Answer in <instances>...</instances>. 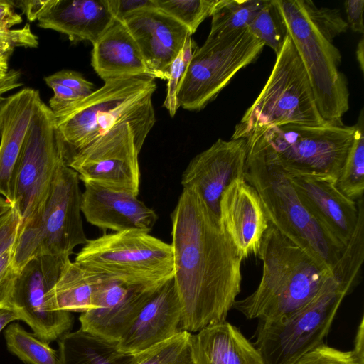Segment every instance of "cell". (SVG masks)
I'll return each mask as SVG.
<instances>
[{
  "label": "cell",
  "instance_id": "obj_16",
  "mask_svg": "<svg viewBox=\"0 0 364 364\" xmlns=\"http://www.w3.org/2000/svg\"><path fill=\"white\" fill-rule=\"evenodd\" d=\"M159 286L132 285L105 277L95 307L79 317L80 329L117 343Z\"/></svg>",
  "mask_w": 364,
  "mask_h": 364
},
{
  "label": "cell",
  "instance_id": "obj_43",
  "mask_svg": "<svg viewBox=\"0 0 364 364\" xmlns=\"http://www.w3.org/2000/svg\"><path fill=\"white\" fill-rule=\"evenodd\" d=\"M116 21H123L129 15L154 6V0H109Z\"/></svg>",
  "mask_w": 364,
  "mask_h": 364
},
{
  "label": "cell",
  "instance_id": "obj_10",
  "mask_svg": "<svg viewBox=\"0 0 364 364\" xmlns=\"http://www.w3.org/2000/svg\"><path fill=\"white\" fill-rule=\"evenodd\" d=\"M157 85L149 76L115 78L64 110L54 114L65 144V160L100 138L146 97Z\"/></svg>",
  "mask_w": 364,
  "mask_h": 364
},
{
  "label": "cell",
  "instance_id": "obj_47",
  "mask_svg": "<svg viewBox=\"0 0 364 364\" xmlns=\"http://www.w3.org/2000/svg\"><path fill=\"white\" fill-rule=\"evenodd\" d=\"M360 363L364 364V319L362 317L355 338L354 348L352 350Z\"/></svg>",
  "mask_w": 364,
  "mask_h": 364
},
{
  "label": "cell",
  "instance_id": "obj_1",
  "mask_svg": "<svg viewBox=\"0 0 364 364\" xmlns=\"http://www.w3.org/2000/svg\"><path fill=\"white\" fill-rule=\"evenodd\" d=\"M171 219L181 329L197 333L226 321L241 291L243 260L194 188H183Z\"/></svg>",
  "mask_w": 364,
  "mask_h": 364
},
{
  "label": "cell",
  "instance_id": "obj_12",
  "mask_svg": "<svg viewBox=\"0 0 364 364\" xmlns=\"http://www.w3.org/2000/svg\"><path fill=\"white\" fill-rule=\"evenodd\" d=\"M264 43L245 28L207 38L194 50L177 92L179 107L199 111L213 100L241 69L255 61Z\"/></svg>",
  "mask_w": 364,
  "mask_h": 364
},
{
  "label": "cell",
  "instance_id": "obj_2",
  "mask_svg": "<svg viewBox=\"0 0 364 364\" xmlns=\"http://www.w3.org/2000/svg\"><path fill=\"white\" fill-rule=\"evenodd\" d=\"M257 256L263 264L260 282L232 307L247 319L287 318L309 303L333 274L269 223Z\"/></svg>",
  "mask_w": 364,
  "mask_h": 364
},
{
  "label": "cell",
  "instance_id": "obj_8",
  "mask_svg": "<svg viewBox=\"0 0 364 364\" xmlns=\"http://www.w3.org/2000/svg\"><path fill=\"white\" fill-rule=\"evenodd\" d=\"M355 134V125L326 122L314 127L283 125L248 139H255L265 157L287 174L321 175L337 179Z\"/></svg>",
  "mask_w": 364,
  "mask_h": 364
},
{
  "label": "cell",
  "instance_id": "obj_37",
  "mask_svg": "<svg viewBox=\"0 0 364 364\" xmlns=\"http://www.w3.org/2000/svg\"><path fill=\"white\" fill-rule=\"evenodd\" d=\"M18 274V271L14 264V248H11L0 257V309H11Z\"/></svg>",
  "mask_w": 364,
  "mask_h": 364
},
{
  "label": "cell",
  "instance_id": "obj_5",
  "mask_svg": "<svg viewBox=\"0 0 364 364\" xmlns=\"http://www.w3.org/2000/svg\"><path fill=\"white\" fill-rule=\"evenodd\" d=\"M152 96L93 143L66 159L80 180L138 196L139 154L156 122Z\"/></svg>",
  "mask_w": 364,
  "mask_h": 364
},
{
  "label": "cell",
  "instance_id": "obj_29",
  "mask_svg": "<svg viewBox=\"0 0 364 364\" xmlns=\"http://www.w3.org/2000/svg\"><path fill=\"white\" fill-rule=\"evenodd\" d=\"M267 0H220L212 14L208 38L247 28Z\"/></svg>",
  "mask_w": 364,
  "mask_h": 364
},
{
  "label": "cell",
  "instance_id": "obj_21",
  "mask_svg": "<svg viewBox=\"0 0 364 364\" xmlns=\"http://www.w3.org/2000/svg\"><path fill=\"white\" fill-rule=\"evenodd\" d=\"M84 185L81 211L91 225L114 232L152 230L158 216L137 196L94 183Z\"/></svg>",
  "mask_w": 364,
  "mask_h": 364
},
{
  "label": "cell",
  "instance_id": "obj_6",
  "mask_svg": "<svg viewBox=\"0 0 364 364\" xmlns=\"http://www.w3.org/2000/svg\"><path fill=\"white\" fill-rule=\"evenodd\" d=\"M78 174L66 163L60 165L39 213L19 230L14 247V264L19 270L33 257H70L85 245Z\"/></svg>",
  "mask_w": 364,
  "mask_h": 364
},
{
  "label": "cell",
  "instance_id": "obj_49",
  "mask_svg": "<svg viewBox=\"0 0 364 364\" xmlns=\"http://www.w3.org/2000/svg\"><path fill=\"white\" fill-rule=\"evenodd\" d=\"M15 320H19V318L14 311L7 309H0V332L7 324Z\"/></svg>",
  "mask_w": 364,
  "mask_h": 364
},
{
  "label": "cell",
  "instance_id": "obj_26",
  "mask_svg": "<svg viewBox=\"0 0 364 364\" xmlns=\"http://www.w3.org/2000/svg\"><path fill=\"white\" fill-rule=\"evenodd\" d=\"M105 278L68 259L48 292L51 309L83 313L93 309Z\"/></svg>",
  "mask_w": 364,
  "mask_h": 364
},
{
  "label": "cell",
  "instance_id": "obj_34",
  "mask_svg": "<svg viewBox=\"0 0 364 364\" xmlns=\"http://www.w3.org/2000/svg\"><path fill=\"white\" fill-rule=\"evenodd\" d=\"M220 0H154L156 7L186 26L193 34L211 16Z\"/></svg>",
  "mask_w": 364,
  "mask_h": 364
},
{
  "label": "cell",
  "instance_id": "obj_33",
  "mask_svg": "<svg viewBox=\"0 0 364 364\" xmlns=\"http://www.w3.org/2000/svg\"><path fill=\"white\" fill-rule=\"evenodd\" d=\"M247 28L264 46L270 47L276 55L288 36L287 25L275 0L267 1Z\"/></svg>",
  "mask_w": 364,
  "mask_h": 364
},
{
  "label": "cell",
  "instance_id": "obj_3",
  "mask_svg": "<svg viewBox=\"0 0 364 364\" xmlns=\"http://www.w3.org/2000/svg\"><path fill=\"white\" fill-rule=\"evenodd\" d=\"M247 140L245 181L258 193L269 223L332 272L345 247L331 238L301 203L286 172Z\"/></svg>",
  "mask_w": 364,
  "mask_h": 364
},
{
  "label": "cell",
  "instance_id": "obj_48",
  "mask_svg": "<svg viewBox=\"0 0 364 364\" xmlns=\"http://www.w3.org/2000/svg\"><path fill=\"white\" fill-rule=\"evenodd\" d=\"M14 46L9 42L0 39V65L8 69V60Z\"/></svg>",
  "mask_w": 364,
  "mask_h": 364
},
{
  "label": "cell",
  "instance_id": "obj_18",
  "mask_svg": "<svg viewBox=\"0 0 364 364\" xmlns=\"http://www.w3.org/2000/svg\"><path fill=\"white\" fill-rule=\"evenodd\" d=\"M122 22L154 77L167 80L172 61L191 35L188 28L155 5L129 15Z\"/></svg>",
  "mask_w": 364,
  "mask_h": 364
},
{
  "label": "cell",
  "instance_id": "obj_35",
  "mask_svg": "<svg viewBox=\"0 0 364 364\" xmlns=\"http://www.w3.org/2000/svg\"><path fill=\"white\" fill-rule=\"evenodd\" d=\"M303 6L314 25L330 42L345 33L348 23L341 17L339 10L330 8H318L311 1L302 0Z\"/></svg>",
  "mask_w": 364,
  "mask_h": 364
},
{
  "label": "cell",
  "instance_id": "obj_28",
  "mask_svg": "<svg viewBox=\"0 0 364 364\" xmlns=\"http://www.w3.org/2000/svg\"><path fill=\"white\" fill-rule=\"evenodd\" d=\"M356 203L358 215L355 228L332 271L333 277L348 294L358 283L364 259L363 197Z\"/></svg>",
  "mask_w": 364,
  "mask_h": 364
},
{
  "label": "cell",
  "instance_id": "obj_41",
  "mask_svg": "<svg viewBox=\"0 0 364 364\" xmlns=\"http://www.w3.org/2000/svg\"><path fill=\"white\" fill-rule=\"evenodd\" d=\"M0 39L11 43L14 47L36 48L38 45V37L32 33L28 23L20 29L0 26Z\"/></svg>",
  "mask_w": 364,
  "mask_h": 364
},
{
  "label": "cell",
  "instance_id": "obj_13",
  "mask_svg": "<svg viewBox=\"0 0 364 364\" xmlns=\"http://www.w3.org/2000/svg\"><path fill=\"white\" fill-rule=\"evenodd\" d=\"M63 163H66L65 144L55 115L41 101L25 136L15 174L12 206L21 216V228L41 210Z\"/></svg>",
  "mask_w": 364,
  "mask_h": 364
},
{
  "label": "cell",
  "instance_id": "obj_40",
  "mask_svg": "<svg viewBox=\"0 0 364 364\" xmlns=\"http://www.w3.org/2000/svg\"><path fill=\"white\" fill-rule=\"evenodd\" d=\"M46 83L60 85L69 87L87 97L93 92V83L87 80L80 73L69 70H63L44 78Z\"/></svg>",
  "mask_w": 364,
  "mask_h": 364
},
{
  "label": "cell",
  "instance_id": "obj_46",
  "mask_svg": "<svg viewBox=\"0 0 364 364\" xmlns=\"http://www.w3.org/2000/svg\"><path fill=\"white\" fill-rule=\"evenodd\" d=\"M11 1L0 0V26L11 28L22 22L21 15L16 13Z\"/></svg>",
  "mask_w": 364,
  "mask_h": 364
},
{
  "label": "cell",
  "instance_id": "obj_24",
  "mask_svg": "<svg viewBox=\"0 0 364 364\" xmlns=\"http://www.w3.org/2000/svg\"><path fill=\"white\" fill-rule=\"evenodd\" d=\"M92 46L91 64L104 81L141 76L154 77L122 21L115 20Z\"/></svg>",
  "mask_w": 364,
  "mask_h": 364
},
{
  "label": "cell",
  "instance_id": "obj_31",
  "mask_svg": "<svg viewBox=\"0 0 364 364\" xmlns=\"http://www.w3.org/2000/svg\"><path fill=\"white\" fill-rule=\"evenodd\" d=\"M4 337L8 350L26 364H58V351L18 323L9 325Z\"/></svg>",
  "mask_w": 364,
  "mask_h": 364
},
{
  "label": "cell",
  "instance_id": "obj_32",
  "mask_svg": "<svg viewBox=\"0 0 364 364\" xmlns=\"http://www.w3.org/2000/svg\"><path fill=\"white\" fill-rule=\"evenodd\" d=\"M192 333L182 331L173 337L136 354L134 364H195Z\"/></svg>",
  "mask_w": 364,
  "mask_h": 364
},
{
  "label": "cell",
  "instance_id": "obj_19",
  "mask_svg": "<svg viewBox=\"0 0 364 364\" xmlns=\"http://www.w3.org/2000/svg\"><path fill=\"white\" fill-rule=\"evenodd\" d=\"M181 320V302L171 277L154 291L117 348L127 354L141 353L182 331Z\"/></svg>",
  "mask_w": 364,
  "mask_h": 364
},
{
  "label": "cell",
  "instance_id": "obj_25",
  "mask_svg": "<svg viewBox=\"0 0 364 364\" xmlns=\"http://www.w3.org/2000/svg\"><path fill=\"white\" fill-rule=\"evenodd\" d=\"M195 364H265L256 347L227 321L191 336Z\"/></svg>",
  "mask_w": 364,
  "mask_h": 364
},
{
  "label": "cell",
  "instance_id": "obj_51",
  "mask_svg": "<svg viewBox=\"0 0 364 364\" xmlns=\"http://www.w3.org/2000/svg\"><path fill=\"white\" fill-rule=\"evenodd\" d=\"M11 207V203H10L5 198L0 196V216L6 213Z\"/></svg>",
  "mask_w": 364,
  "mask_h": 364
},
{
  "label": "cell",
  "instance_id": "obj_23",
  "mask_svg": "<svg viewBox=\"0 0 364 364\" xmlns=\"http://www.w3.org/2000/svg\"><path fill=\"white\" fill-rule=\"evenodd\" d=\"M39 92L23 88L0 102V196L14 203L15 174L25 136L41 102Z\"/></svg>",
  "mask_w": 364,
  "mask_h": 364
},
{
  "label": "cell",
  "instance_id": "obj_9",
  "mask_svg": "<svg viewBox=\"0 0 364 364\" xmlns=\"http://www.w3.org/2000/svg\"><path fill=\"white\" fill-rule=\"evenodd\" d=\"M313 89L318 112L326 122L341 124L349 108L346 76L339 71L341 54L318 31L302 0H275Z\"/></svg>",
  "mask_w": 364,
  "mask_h": 364
},
{
  "label": "cell",
  "instance_id": "obj_30",
  "mask_svg": "<svg viewBox=\"0 0 364 364\" xmlns=\"http://www.w3.org/2000/svg\"><path fill=\"white\" fill-rule=\"evenodd\" d=\"M364 117L362 110L355 125V139L336 181L337 188L348 198L357 201L364 192Z\"/></svg>",
  "mask_w": 364,
  "mask_h": 364
},
{
  "label": "cell",
  "instance_id": "obj_7",
  "mask_svg": "<svg viewBox=\"0 0 364 364\" xmlns=\"http://www.w3.org/2000/svg\"><path fill=\"white\" fill-rule=\"evenodd\" d=\"M75 262L103 277L143 287H158L174 272L171 244L140 230L88 240Z\"/></svg>",
  "mask_w": 364,
  "mask_h": 364
},
{
  "label": "cell",
  "instance_id": "obj_20",
  "mask_svg": "<svg viewBox=\"0 0 364 364\" xmlns=\"http://www.w3.org/2000/svg\"><path fill=\"white\" fill-rule=\"evenodd\" d=\"M220 223L242 260L257 256L269 225L259 196L245 179L233 181L220 200Z\"/></svg>",
  "mask_w": 364,
  "mask_h": 364
},
{
  "label": "cell",
  "instance_id": "obj_15",
  "mask_svg": "<svg viewBox=\"0 0 364 364\" xmlns=\"http://www.w3.org/2000/svg\"><path fill=\"white\" fill-rule=\"evenodd\" d=\"M247 140L218 139L196 155L181 178L183 188H194L219 218L223 193L235 180L245 179Z\"/></svg>",
  "mask_w": 364,
  "mask_h": 364
},
{
  "label": "cell",
  "instance_id": "obj_27",
  "mask_svg": "<svg viewBox=\"0 0 364 364\" xmlns=\"http://www.w3.org/2000/svg\"><path fill=\"white\" fill-rule=\"evenodd\" d=\"M58 364H134L136 355L120 351L109 342L80 328L58 339Z\"/></svg>",
  "mask_w": 364,
  "mask_h": 364
},
{
  "label": "cell",
  "instance_id": "obj_50",
  "mask_svg": "<svg viewBox=\"0 0 364 364\" xmlns=\"http://www.w3.org/2000/svg\"><path fill=\"white\" fill-rule=\"evenodd\" d=\"M356 57L358 61L361 71L363 73L364 68V40L363 37L360 38L356 50Z\"/></svg>",
  "mask_w": 364,
  "mask_h": 364
},
{
  "label": "cell",
  "instance_id": "obj_17",
  "mask_svg": "<svg viewBox=\"0 0 364 364\" xmlns=\"http://www.w3.org/2000/svg\"><path fill=\"white\" fill-rule=\"evenodd\" d=\"M287 175L307 211L331 238L345 247L356 225V202L337 188L333 177Z\"/></svg>",
  "mask_w": 364,
  "mask_h": 364
},
{
  "label": "cell",
  "instance_id": "obj_36",
  "mask_svg": "<svg viewBox=\"0 0 364 364\" xmlns=\"http://www.w3.org/2000/svg\"><path fill=\"white\" fill-rule=\"evenodd\" d=\"M291 364H362L353 351H343L323 343Z\"/></svg>",
  "mask_w": 364,
  "mask_h": 364
},
{
  "label": "cell",
  "instance_id": "obj_4",
  "mask_svg": "<svg viewBox=\"0 0 364 364\" xmlns=\"http://www.w3.org/2000/svg\"><path fill=\"white\" fill-rule=\"evenodd\" d=\"M321 116L303 63L287 36L272 73L253 104L235 126L232 139L262 135L283 125L320 126Z\"/></svg>",
  "mask_w": 364,
  "mask_h": 364
},
{
  "label": "cell",
  "instance_id": "obj_39",
  "mask_svg": "<svg viewBox=\"0 0 364 364\" xmlns=\"http://www.w3.org/2000/svg\"><path fill=\"white\" fill-rule=\"evenodd\" d=\"M182 51V50H181ZM186 68L183 63L181 52L172 61L167 79L166 95L163 106L167 109L171 117H173L179 108L177 92L182 76Z\"/></svg>",
  "mask_w": 364,
  "mask_h": 364
},
{
  "label": "cell",
  "instance_id": "obj_42",
  "mask_svg": "<svg viewBox=\"0 0 364 364\" xmlns=\"http://www.w3.org/2000/svg\"><path fill=\"white\" fill-rule=\"evenodd\" d=\"M49 87L54 92L53 97L49 101V107L53 114L64 110L85 97L76 91L63 85H50Z\"/></svg>",
  "mask_w": 364,
  "mask_h": 364
},
{
  "label": "cell",
  "instance_id": "obj_22",
  "mask_svg": "<svg viewBox=\"0 0 364 364\" xmlns=\"http://www.w3.org/2000/svg\"><path fill=\"white\" fill-rule=\"evenodd\" d=\"M34 20L38 26L65 34L70 41L92 45L115 21L109 0L39 1Z\"/></svg>",
  "mask_w": 364,
  "mask_h": 364
},
{
  "label": "cell",
  "instance_id": "obj_11",
  "mask_svg": "<svg viewBox=\"0 0 364 364\" xmlns=\"http://www.w3.org/2000/svg\"><path fill=\"white\" fill-rule=\"evenodd\" d=\"M347 295L332 274L317 294L290 316L279 321H259L254 346L264 363L291 364L324 343Z\"/></svg>",
  "mask_w": 364,
  "mask_h": 364
},
{
  "label": "cell",
  "instance_id": "obj_38",
  "mask_svg": "<svg viewBox=\"0 0 364 364\" xmlns=\"http://www.w3.org/2000/svg\"><path fill=\"white\" fill-rule=\"evenodd\" d=\"M21 225V218L14 206L0 216V257L14 247Z\"/></svg>",
  "mask_w": 364,
  "mask_h": 364
},
{
  "label": "cell",
  "instance_id": "obj_14",
  "mask_svg": "<svg viewBox=\"0 0 364 364\" xmlns=\"http://www.w3.org/2000/svg\"><path fill=\"white\" fill-rule=\"evenodd\" d=\"M68 259L57 255L33 257L19 270L14 285L11 309L48 343L70 332L73 323L70 312L52 310L48 300V292Z\"/></svg>",
  "mask_w": 364,
  "mask_h": 364
},
{
  "label": "cell",
  "instance_id": "obj_45",
  "mask_svg": "<svg viewBox=\"0 0 364 364\" xmlns=\"http://www.w3.org/2000/svg\"><path fill=\"white\" fill-rule=\"evenodd\" d=\"M21 73L16 70H9L0 65V102L2 95L22 85L19 82Z\"/></svg>",
  "mask_w": 364,
  "mask_h": 364
},
{
  "label": "cell",
  "instance_id": "obj_44",
  "mask_svg": "<svg viewBox=\"0 0 364 364\" xmlns=\"http://www.w3.org/2000/svg\"><path fill=\"white\" fill-rule=\"evenodd\" d=\"M345 10L347 14L348 25L356 33L363 34V0H348L345 1Z\"/></svg>",
  "mask_w": 364,
  "mask_h": 364
}]
</instances>
